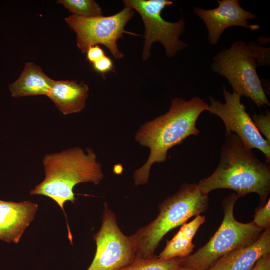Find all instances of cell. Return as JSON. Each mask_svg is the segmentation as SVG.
<instances>
[{
    "mask_svg": "<svg viewBox=\"0 0 270 270\" xmlns=\"http://www.w3.org/2000/svg\"><path fill=\"white\" fill-rule=\"evenodd\" d=\"M208 110L209 105L201 98L194 97L187 101L175 98L166 114L140 126L135 140L148 148L150 153L144 165L134 172L135 185L148 184L152 165L166 162L170 148L180 145L190 136L200 134L196 122L202 113Z\"/></svg>",
    "mask_w": 270,
    "mask_h": 270,
    "instance_id": "cell-1",
    "label": "cell"
},
{
    "mask_svg": "<svg viewBox=\"0 0 270 270\" xmlns=\"http://www.w3.org/2000/svg\"><path fill=\"white\" fill-rule=\"evenodd\" d=\"M198 186L206 194L221 188L236 192L240 198L256 193L262 206L270 192V164L260 160L234 133H229L226 134L217 168Z\"/></svg>",
    "mask_w": 270,
    "mask_h": 270,
    "instance_id": "cell-2",
    "label": "cell"
},
{
    "mask_svg": "<svg viewBox=\"0 0 270 270\" xmlns=\"http://www.w3.org/2000/svg\"><path fill=\"white\" fill-rule=\"evenodd\" d=\"M43 164L46 178L30 192V194L47 196L59 206L66 216L68 238L72 243L64 204L67 202L75 204L76 198L74 188L77 184L88 182L96 185L100 184L104 178L102 166L92 148H86L85 152L78 147L46 154Z\"/></svg>",
    "mask_w": 270,
    "mask_h": 270,
    "instance_id": "cell-3",
    "label": "cell"
},
{
    "mask_svg": "<svg viewBox=\"0 0 270 270\" xmlns=\"http://www.w3.org/2000/svg\"><path fill=\"white\" fill-rule=\"evenodd\" d=\"M208 194L198 184H184L174 194L159 206L158 216L148 225L131 236L136 249V258H148L154 256L162 239L172 230L191 218L205 212L208 208Z\"/></svg>",
    "mask_w": 270,
    "mask_h": 270,
    "instance_id": "cell-4",
    "label": "cell"
},
{
    "mask_svg": "<svg viewBox=\"0 0 270 270\" xmlns=\"http://www.w3.org/2000/svg\"><path fill=\"white\" fill-rule=\"evenodd\" d=\"M240 198L233 193L222 203L224 218L210 241L195 254L180 258V266L190 270H209L220 258L255 242L264 230L254 222L244 224L234 218V205Z\"/></svg>",
    "mask_w": 270,
    "mask_h": 270,
    "instance_id": "cell-5",
    "label": "cell"
},
{
    "mask_svg": "<svg viewBox=\"0 0 270 270\" xmlns=\"http://www.w3.org/2000/svg\"><path fill=\"white\" fill-rule=\"evenodd\" d=\"M257 62L248 45L234 42L214 58L213 72L226 78L234 92L250 98L258 108L270 106L262 82L256 70Z\"/></svg>",
    "mask_w": 270,
    "mask_h": 270,
    "instance_id": "cell-6",
    "label": "cell"
},
{
    "mask_svg": "<svg viewBox=\"0 0 270 270\" xmlns=\"http://www.w3.org/2000/svg\"><path fill=\"white\" fill-rule=\"evenodd\" d=\"M126 7L137 11L141 16L145 26L144 44L142 58L148 60L151 55L154 42L161 43L164 47L166 55L172 58L188 46L180 40L186 28L184 18L176 22L165 20L162 12L166 6L173 4L169 0H124Z\"/></svg>",
    "mask_w": 270,
    "mask_h": 270,
    "instance_id": "cell-7",
    "label": "cell"
},
{
    "mask_svg": "<svg viewBox=\"0 0 270 270\" xmlns=\"http://www.w3.org/2000/svg\"><path fill=\"white\" fill-rule=\"evenodd\" d=\"M134 15L132 8L125 7L112 16L85 18L71 15L65 18V20L76 34L77 46L82 53L86 54L91 46L102 44L116 60H119L124 55L118 48V41L124 38V34L139 36L124 30Z\"/></svg>",
    "mask_w": 270,
    "mask_h": 270,
    "instance_id": "cell-8",
    "label": "cell"
},
{
    "mask_svg": "<svg viewBox=\"0 0 270 270\" xmlns=\"http://www.w3.org/2000/svg\"><path fill=\"white\" fill-rule=\"evenodd\" d=\"M94 238L96 251L87 270H121L135 260L136 249L132 239L120 230L115 214L106 202L100 229Z\"/></svg>",
    "mask_w": 270,
    "mask_h": 270,
    "instance_id": "cell-9",
    "label": "cell"
},
{
    "mask_svg": "<svg viewBox=\"0 0 270 270\" xmlns=\"http://www.w3.org/2000/svg\"><path fill=\"white\" fill-rule=\"evenodd\" d=\"M225 103L210 97L209 112L220 118L226 129V134L234 133L246 147L250 150L256 148L266 156V162H270V142L266 140L255 126L251 116L241 102L242 96L232 93L223 86Z\"/></svg>",
    "mask_w": 270,
    "mask_h": 270,
    "instance_id": "cell-10",
    "label": "cell"
},
{
    "mask_svg": "<svg viewBox=\"0 0 270 270\" xmlns=\"http://www.w3.org/2000/svg\"><path fill=\"white\" fill-rule=\"evenodd\" d=\"M218 6L212 10L195 7L193 12L204 22L208 31V40L216 44L223 32L232 26H239L256 30L260 28L257 24L251 25L248 20H254L256 16L244 10L238 0H217Z\"/></svg>",
    "mask_w": 270,
    "mask_h": 270,
    "instance_id": "cell-11",
    "label": "cell"
},
{
    "mask_svg": "<svg viewBox=\"0 0 270 270\" xmlns=\"http://www.w3.org/2000/svg\"><path fill=\"white\" fill-rule=\"evenodd\" d=\"M38 206L31 201L0 200V240L18 244L25 230L34 220Z\"/></svg>",
    "mask_w": 270,
    "mask_h": 270,
    "instance_id": "cell-12",
    "label": "cell"
},
{
    "mask_svg": "<svg viewBox=\"0 0 270 270\" xmlns=\"http://www.w3.org/2000/svg\"><path fill=\"white\" fill-rule=\"evenodd\" d=\"M270 254V228L246 246L235 250L220 258L209 270H252L257 262Z\"/></svg>",
    "mask_w": 270,
    "mask_h": 270,
    "instance_id": "cell-13",
    "label": "cell"
},
{
    "mask_svg": "<svg viewBox=\"0 0 270 270\" xmlns=\"http://www.w3.org/2000/svg\"><path fill=\"white\" fill-rule=\"evenodd\" d=\"M89 88L84 82L54 81L48 97L64 115L81 112L86 107Z\"/></svg>",
    "mask_w": 270,
    "mask_h": 270,
    "instance_id": "cell-14",
    "label": "cell"
},
{
    "mask_svg": "<svg viewBox=\"0 0 270 270\" xmlns=\"http://www.w3.org/2000/svg\"><path fill=\"white\" fill-rule=\"evenodd\" d=\"M54 81L39 66L28 62L20 77L10 85V89L14 98L35 96H48Z\"/></svg>",
    "mask_w": 270,
    "mask_h": 270,
    "instance_id": "cell-15",
    "label": "cell"
},
{
    "mask_svg": "<svg viewBox=\"0 0 270 270\" xmlns=\"http://www.w3.org/2000/svg\"><path fill=\"white\" fill-rule=\"evenodd\" d=\"M205 221L206 217L200 214L190 222L184 224L173 238L166 241V246L158 258L166 260L190 255L195 248L192 242L194 237Z\"/></svg>",
    "mask_w": 270,
    "mask_h": 270,
    "instance_id": "cell-16",
    "label": "cell"
},
{
    "mask_svg": "<svg viewBox=\"0 0 270 270\" xmlns=\"http://www.w3.org/2000/svg\"><path fill=\"white\" fill-rule=\"evenodd\" d=\"M57 2L62 4L75 16L85 18L102 16V8L94 0H59Z\"/></svg>",
    "mask_w": 270,
    "mask_h": 270,
    "instance_id": "cell-17",
    "label": "cell"
},
{
    "mask_svg": "<svg viewBox=\"0 0 270 270\" xmlns=\"http://www.w3.org/2000/svg\"><path fill=\"white\" fill-rule=\"evenodd\" d=\"M180 258L162 260L158 256L148 258H136L135 260L121 270H176Z\"/></svg>",
    "mask_w": 270,
    "mask_h": 270,
    "instance_id": "cell-18",
    "label": "cell"
},
{
    "mask_svg": "<svg viewBox=\"0 0 270 270\" xmlns=\"http://www.w3.org/2000/svg\"><path fill=\"white\" fill-rule=\"evenodd\" d=\"M254 124L264 138L270 142V113L266 111V114H254L251 117Z\"/></svg>",
    "mask_w": 270,
    "mask_h": 270,
    "instance_id": "cell-19",
    "label": "cell"
},
{
    "mask_svg": "<svg viewBox=\"0 0 270 270\" xmlns=\"http://www.w3.org/2000/svg\"><path fill=\"white\" fill-rule=\"evenodd\" d=\"M254 222L264 230L270 228V200L266 204L256 209Z\"/></svg>",
    "mask_w": 270,
    "mask_h": 270,
    "instance_id": "cell-20",
    "label": "cell"
},
{
    "mask_svg": "<svg viewBox=\"0 0 270 270\" xmlns=\"http://www.w3.org/2000/svg\"><path fill=\"white\" fill-rule=\"evenodd\" d=\"M255 58L257 66H270V48L260 46L252 42L248 45Z\"/></svg>",
    "mask_w": 270,
    "mask_h": 270,
    "instance_id": "cell-21",
    "label": "cell"
},
{
    "mask_svg": "<svg viewBox=\"0 0 270 270\" xmlns=\"http://www.w3.org/2000/svg\"><path fill=\"white\" fill-rule=\"evenodd\" d=\"M92 66L94 70L102 74L112 71L114 68L112 60L106 56L93 64Z\"/></svg>",
    "mask_w": 270,
    "mask_h": 270,
    "instance_id": "cell-22",
    "label": "cell"
},
{
    "mask_svg": "<svg viewBox=\"0 0 270 270\" xmlns=\"http://www.w3.org/2000/svg\"><path fill=\"white\" fill-rule=\"evenodd\" d=\"M86 54L87 60L92 64L106 56L103 50L98 45L89 48Z\"/></svg>",
    "mask_w": 270,
    "mask_h": 270,
    "instance_id": "cell-23",
    "label": "cell"
},
{
    "mask_svg": "<svg viewBox=\"0 0 270 270\" xmlns=\"http://www.w3.org/2000/svg\"><path fill=\"white\" fill-rule=\"evenodd\" d=\"M252 270H270V254L262 258Z\"/></svg>",
    "mask_w": 270,
    "mask_h": 270,
    "instance_id": "cell-24",
    "label": "cell"
},
{
    "mask_svg": "<svg viewBox=\"0 0 270 270\" xmlns=\"http://www.w3.org/2000/svg\"><path fill=\"white\" fill-rule=\"evenodd\" d=\"M176 270H190L189 269H188V268H183V267H182V266H178V268H177Z\"/></svg>",
    "mask_w": 270,
    "mask_h": 270,
    "instance_id": "cell-25",
    "label": "cell"
}]
</instances>
